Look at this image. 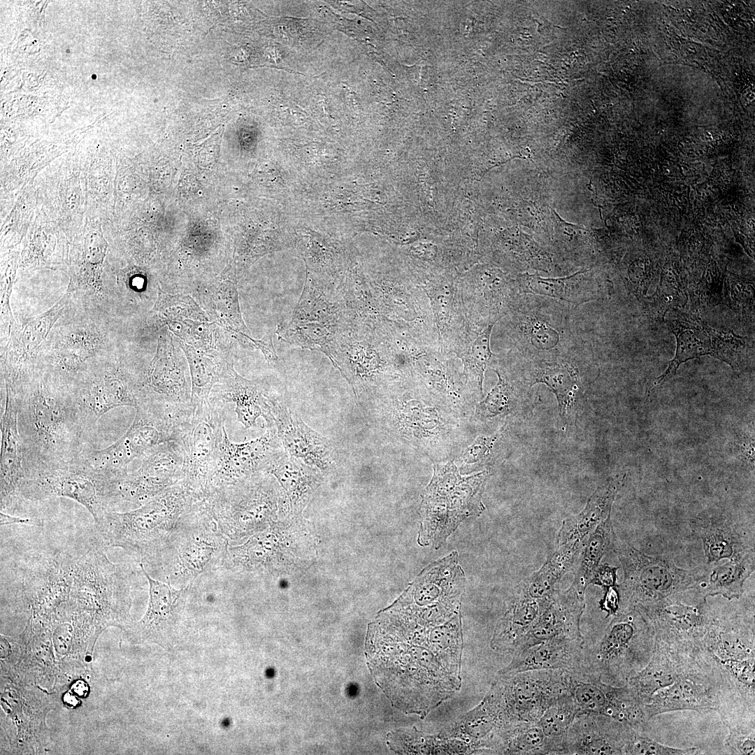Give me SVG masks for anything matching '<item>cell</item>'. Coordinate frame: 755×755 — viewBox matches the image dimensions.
<instances>
[{
    "label": "cell",
    "mask_w": 755,
    "mask_h": 755,
    "mask_svg": "<svg viewBox=\"0 0 755 755\" xmlns=\"http://www.w3.org/2000/svg\"><path fill=\"white\" fill-rule=\"evenodd\" d=\"M462 650L461 613L421 624L381 612L368 625L365 643L378 686L394 707L421 718L459 691Z\"/></svg>",
    "instance_id": "cell-1"
},
{
    "label": "cell",
    "mask_w": 755,
    "mask_h": 755,
    "mask_svg": "<svg viewBox=\"0 0 755 755\" xmlns=\"http://www.w3.org/2000/svg\"><path fill=\"white\" fill-rule=\"evenodd\" d=\"M11 388L26 475L72 463L92 447L67 378L40 369Z\"/></svg>",
    "instance_id": "cell-2"
},
{
    "label": "cell",
    "mask_w": 755,
    "mask_h": 755,
    "mask_svg": "<svg viewBox=\"0 0 755 755\" xmlns=\"http://www.w3.org/2000/svg\"><path fill=\"white\" fill-rule=\"evenodd\" d=\"M196 502L181 482L125 512L109 510L94 522L100 541L120 547L153 565L171 540L189 522Z\"/></svg>",
    "instance_id": "cell-3"
},
{
    "label": "cell",
    "mask_w": 755,
    "mask_h": 755,
    "mask_svg": "<svg viewBox=\"0 0 755 755\" xmlns=\"http://www.w3.org/2000/svg\"><path fill=\"white\" fill-rule=\"evenodd\" d=\"M572 307L549 297L519 294L502 318L510 351L526 360H542L562 356L580 345L583 341L573 329Z\"/></svg>",
    "instance_id": "cell-4"
},
{
    "label": "cell",
    "mask_w": 755,
    "mask_h": 755,
    "mask_svg": "<svg viewBox=\"0 0 755 755\" xmlns=\"http://www.w3.org/2000/svg\"><path fill=\"white\" fill-rule=\"evenodd\" d=\"M392 352L391 337L382 322L357 320L324 353L360 398L391 388L397 370Z\"/></svg>",
    "instance_id": "cell-5"
},
{
    "label": "cell",
    "mask_w": 755,
    "mask_h": 755,
    "mask_svg": "<svg viewBox=\"0 0 755 755\" xmlns=\"http://www.w3.org/2000/svg\"><path fill=\"white\" fill-rule=\"evenodd\" d=\"M487 478V471L464 477L452 465L437 466L423 494L419 545L438 549L462 522L479 516L484 509L482 496Z\"/></svg>",
    "instance_id": "cell-6"
},
{
    "label": "cell",
    "mask_w": 755,
    "mask_h": 755,
    "mask_svg": "<svg viewBox=\"0 0 755 755\" xmlns=\"http://www.w3.org/2000/svg\"><path fill=\"white\" fill-rule=\"evenodd\" d=\"M135 408L136 415L127 431L108 447L86 451L82 457L85 465L120 478L135 459L161 444L178 440L193 412V408H173L149 400L141 401Z\"/></svg>",
    "instance_id": "cell-7"
},
{
    "label": "cell",
    "mask_w": 755,
    "mask_h": 755,
    "mask_svg": "<svg viewBox=\"0 0 755 755\" xmlns=\"http://www.w3.org/2000/svg\"><path fill=\"white\" fill-rule=\"evenodd\" d=\"M614 546L624 572L623 581L617 585L620 595L619 612L698 587L705 580V568H682L669 558L650 556L617 540Z\"/></svg>",
    "instance_id": "cell-8"
},
{
    "label": "cell",
    "mask_w": 755,
    "mask_h": 755,
    "mask_svg": "<svg viewBox=\"0 0 755 755\" xmlns=\"http://www.w3.org/2000/svg\"><path fill=\"white\" fill-rule=\"evenodd\" d=\"M454 551L427 566L386 610L418 624H440L460 612L466 577Z\"/></svg>",
    "instance_id": "cell-9"
},
{
    "label": "cell",
    "mask_w": 755,
    "mask_h": 755,
    "mask_svg": "<svg viewBox=\"0 0 755 755\" xmlns=\"http://www.w3.org/2000/svg\"><path fill=\"white\" fill-rule=\"evenodd\" d=\"M653 631L636 609L614 615L597 646L585 655L589 668L614 686H622L649 662Z\"/></svg>",
    "instance_id": "cell-10"
},
{
    "label": "cell",
    "mask_w": 755,
    "mask_h": 755,
    "mask_svg": "<svg viewBox=\"0 0 755 755\" xmlns=\"http://www.w3.org/2000/svg\"><path fill=\"white\" fill-rule=\"evenodd\" d=\"M570 673L561 670L502 674L487 696L495 707L501 731L537 722L559 699L570 695Z\"/></svg>",
    "instance_id": "cell-11"
},
{
    "label": "cell",
    "mask_w": 755,
    "mask_h": 755,
    "mask_svg": "<svg viewBox=\"0 0 755 755\" xmlns=\"http://www.w3.org/2000/svg\"><path fill=\"white\" fill-rule=\"evenodd\" d=\"M119 482L77 459L63 466L27 473L20 493V502L69 498L82 505L95 522L104 512L113 510L118 502Z\"/></svg>",
    "instance_id": "cell-12"
},
{
    "label": "cell",
    "mask_w": 755,
    "mask_h": 755,
    "mask_svg": "<svg viewBox=\"0 0 755 755\" xmlns=\"http://www.w3.org/2000/svg\"><path fill=\"white\" fill-rule=\"evenodd\" d=\"M202 502L195 503L193 516L171 540L153 566L165 567L169 580L192 584L199 574L226 563L228 540Z\"/></svg>",
    "instance_id": "cell-13"
},
{
    "label": "cell",
    "mask_w": 755,
    "mask_h": 755,
    "mask_svg": "<svg viewBox=\"0 0 755 755\" xmlns=\"http://www.w3.org/2000/svg\"><path fill=\"white\" fill-rule=\"evenodd\" d=\"M651 626L654 642L699 650L713 621L714 611L698 588L682 591L655 602L637 606Z\"/></svg>",
    "instance_id": "cell-14"
},
{
    "label": "cell",
    "mask_w": 755,
    "mask_h": 755,
    "mask_svg": "<svg viewBox=\"0 0 755 755\" xmlns=\"http://www.w3.org/2000/svg\"><path fill=\"white\" fill-rule=\"evenodd\" d=\"M278 498L273 475L259 472L212 491L201 501L229 541L238 535L240 526L271 519Z\"/></svg>",
    "instance_id": "cell-15"
},
{
    "label": "cell",
    "mask_w": 755,
    "mask_h": 755,
    "mask_svg": "<svg viewBox=\"0 0 755 755\" xmlns=\"http://www.w3.org/2000/svg\"><path fill=\"white\" fill-rule=\"evenodd\" d=\"M78 373L70 384L89 435L105 413L121 406L136 408L142 398V375L117 363L85 365Z\"/></svg>",
    "instance_id": "cell-16"
},
{
    "label": "cell",
    "mask_w": 755,
    "mask_h": 755,
    "mask_svg": "<svg viewBox=\"0 0 755 755\" xmlns=\"http://www.w3.org/2000/svg\"><path fill=\"white\" fill-rule=\"evenodd\" d=\"M190 419L178 441L184 456L180 481L196 501L207 495L215 470L220 443L226 431L224 411L211 398L192 406Z\"/></svg>",
    "instance_id": "cell-17"
},
{
    "label": "cell",
    "mask_w": 755,
    "mask_h": 755,
    "mask_svg": "<svg viewBox=\"0 0 755 755\" xmlns=\"http://www.w3.org/2000/svg\"><path fill=\"white\" fill-rule=\"evenodd\" d=\"M139 565L149 583L148 607L143 618L124 631L133 642L156 643L168 649L177 642L192 584L175 589L169 584L153 579L143 563Z\"/></svg>",
    "instance_id": "cell-18"
},
{
    "label": "cell",
    "mask_w": 755,
    "mask_h": 755,
    "mask_svg": "<svg viewBox=\"0 0 755 755\" xmlns=\"http://www.w3.org/2000/svg\"><path fill=\"white\" fill-rule=\"evenodd\" d=\"M570 693L582 713L602 714L643 730L648 719L644 705L630 687L608 684L588 670L570 673Z\"/></svg>",
    "instance_id": "cell-19"
},
{
    "label": "cell",
    "mask_w": 755,
    "mask_h": 755,
    "mask_svg": "<svg viewBox=\"0 0 755 755\" xmlns=\"http://www.w3.org/2000/svg\"><path fill=\"white\" fill-rule=\"evenodd\" d=\"M141 460L138 468L129 470L120 481L118 502L141 505L182 479L184 456L178 441L153 448Z\"/></svg>",
    "instance_id": "cell-20"
},
{
    "label": "cell",
    "mask_w": 755,
    "mask_h": 755,
    "mask_svg": "<svg viewBox=\"0 0 755 755\" xmlns=\"http://www.w3.org/2000/svg\"><path fill=\"white\" fill-rule=\"evenodd\" d=\"M178 348L168 331L159 336L156 354L142 377V400L178 408H192V386Z\"/></svg>",
    "instance_id": "cell-21"
},
{
    "label": "cell",
    "mask_w": 755,
    "mask_h": 755,
    "mask_svg": "<svg viewBox=\"0 0 755 755\" xmlns=\"http://www.w3.org/2000/svg\"><path fill=\"white\" fill-rule=\"evenodd\" d=\"M270 420L286 454L322 473L334 466L335 450L331 442L308 426L283 401L268 394Z\"/></svg>",
    "instance_id": "cell-22"
},
{
    "label": "cell",
    "mask_w": 755,
    "mask_h": 755,
    "mask_svg": "<svg viewBox=\"0 0 755 755\" xmlns=\"http://www.w3.org/2000/svg\"><path fill=\"white\" fill-rule=\"evenodd\" d=\"M266 425L264 434L240 443L231 441L224 431L207 495L216 489L265 472L273 456L282 448L273 424Z\"/></svg>",
    "instance_id": "cell-23"
},
{
    "label": "cell",
    "mask_w": 755,
    "mask_h": 755,
    "mask_svg": "<svg viewBox=\"0 0 755 755\" xmlns=\"http://www.w3.org/2000/svg\"><path fill=\"white\" fill-rule=\"evenodd\" d=\"M703 654L696 667L673 684L651 696L644 705L647 719L656 715L679 711H717L718 685L712 666Z\"/></svg>",
    "instance_id": "cell-24"
},
{
    "label": "cell",
    "mask_w": 755,
    "mask_h": 755,
    "mask_svg": "<svg viewBox=\"0 0 755 755\" xmlns=\"http://www.w3.org/2000/svg\"><path fill=\"white\" fill-rule=\"evenodd\" d=\"M66 301L64 296L48 311L13 331L1 364L6 385L12 387L39 370L34 364L38 350L62 315Z\"/></svg>",
    "instance_id": "cell-25"
},
{
    "label": "cell",
    "mask_w": 755,
    "mask_h": 755,
    "mask_svg": "<svg viewBox=\"0 0 755 755\" xmlns=\"http://www.w3.org/2000/svg\"><path fill=\"white\" fill-rule=\"evenodd\" d=\"M584 593L572 585L566 590L555 589L538 621L514 652L559 638L583 640L580 619L585 607Z\"/></svg>",
    "instance_id": "cell-26"
},
{
    "label": "cell",
    "mask_w": 755,
    "mask_h": 755,
    "mask_svg": "<svg viewBox=\"0 0 755 755\" xmlns=\"http://www.w3.org/2000/svg\"><path fill=\"white\" fill-rule=\"evenodd\" d=\"M703 660L701 649H680L654 642L649 662L626 684L645 705L652 694L673 684Z\"/></svg>",
    "instance_id": "cell-27"
},
{
    "label": "cell",
    "mask_w": 755,
    "mask_h": 755,
    "mask_svg": "<svg viewBox=\"0 0 755 755\" xmlns=\"http://www.w3.org/2000/svg\"><path fill=\"white\" fill-rule=\"evenodd\" d=\"M754 609L742 612H715L702 649L720 661L755 659Z\"/></svg>",
    "instance_id": "cell-28"
},
{
    "label": "cell",
    "mask_w": 755,
    "mask_h": 755,
    "mask_svg": "<svg viewBox=\"0 0 755 755\" xmlns=\"http://www.w3.org/2000/svg\"><path fill=\"white\" fill-rule=\"evenodd\" d=\"M631 728L609 717L582 713L568 730L564 754H624Z\"/></svg>",
    "instance_id": "cell-29"
},
{
    "label": "cell",
    "mask_w": 755,
    "mask_h": 755,
    "mask_svg": "<svg viewBox=\"0 0 755 755\" xmlns=\"http://www.w3.org/2000/svg\"><path fill=\"white\" fill-rule=\"evenodd\" d=\"M6 401L1 419V511L20 503L26 478L22 444L17 426V410L13 389L6 385Z\"/></svg>",
    "instance_id": "cell-30"
},
{
    "label": "cell",
    "mask_w": 755,
    "mask_h": 755,
    "mask_svg": "<svg viewBox=\"0 0 755 755\" xmlns=\"http://www.w3.org/2000/svg\"><path fill=\"white\" fill-rule=\"evenodd\" d=\"M583 645V640L559 638L526 647L514 652L500 675L538 670L583 672L588 668Z\"/></svg>",
    "instance_id": "cell-31"
},
{
    "label": "cell",
    "mask_w": 755,
    "mask_h": 755,
    "mask_svg": "<svg viewBox=\"0 0 755 755\" xmlns=\"http://www.w3.org/2000/svg\"><path fill=\"white\" fill-rule=\"evenodd\" d=\"M582 342L568 353L549 359L526 360L529 364L526 383L529 387L535 384H546L555 394L562 419L582 391L580 371L574 363L584 347Z\"/></svg>",
    "instance_id": "cell-32"
},
{
    "label": "cell",
    "mask_w": 755,
    "mask_h": 755,
    "mask_svg": "<svg viewBox=\"0 0 755 755\" xmlns=\"http://www.w3.org/2000/svg\"><path fill=\"white\" fill-rule=\"evenodd\" d=\"M663 320L675 336L676 351L667 369L653 383L651 391L673 378L682 364L710 353L707 324L700 317L672 308L665 314Z\"/></svg>",
    "instance_id": "cell-33"
},
{
    "label": "cell",
    "mask_w": 755,
    "mask_h": 755,
    "mask_svg": "<svg viewBox=\"0 0 755 755\" xmlns=\"http://www.w3.org/2000/svg\"><path fill=\"white\" fill-rule=\"evenodd\" d=\"M212 390L214 392L211 399L214 401L235 403L237 421L245 429L254 426L259 417L265 419L268 415V394L264 387L257 381L238 374L233 362L228 366Z\"/></svg>",
    "instance_id": "cell-34"
},
{
    "label": "cell",
    "mask_w": 755,
    "mask_h": 755,
    "mask_svg": "<svg viewBox=\"0 0 755 755\" xmlns=\"http://www.w3.org/2000/svg\"><path fill=\"white\" fill-rule=\"evenodd\" d=\"M626 479L624 473L610 477L590 496L582 512L566 518L557 535L558 546L576 540H582L611 515L613 502Z\"/></svg>",
    "instance_id": "cell-35"
},
{
    "label": "cell",
    "mask_w": 755,
    "mask_h": 755,
    "mask_svg": "<svg viewBox=\"0 0 755 755\" xmlns=\"http://www.w3.org/2000/svg\"><path fill=\"white\" fill-rule=\"evenodd\" d=\"M201 308L210 320L231 333L234 338L250 335L240 308L236 282L220 279L201 285L194 290Z\"/></svg>",
    "instance_id": "cell-36"
},
{
    "label": "cell",
    "mask_w": 755,
    "mask_h": 755,
    "mask_svg": "<svg viewBox=\"0 0 755 755\" xmlns=\"http://www.w3.org/2000/svg\"><path fill=\"white\" fill-rule=\"evenodd\" d=\"M550 597L535 600L513 591L505 611L496 625L491 640L493 648L514 652L538 621Z\"/></svg>",
    "instance_id": "cell-37"
},
{
    "label": "cell",
    "mask_w": 755,
    "mask_h": 755,
    "mask_svg": "<svg viewBox=\"0 0 755 755\" xmlns=\"http://www.w3.org/2000/svg\"><path fill=\"white\" fill-rule=\"evenodd\" d=\"M587 271L577 272L564 278H542L538 275L525 274L517 280L520 294H531L549 297L575 308L586 302L596 300L600 293L594 282L586 275Z\"/></svg>",
    "instance_id": "cell-38"
},
{
    "label": "cell",
    "mask_w": 755,
    "mask_h": 755,
    "mask_svg": "<svg viewBox=\"0 0 755 755\" xmlns=\"http://www.w3.org/2000/svg\"><path fill=\"white\" fill-rule=\"evenodd\" d=\"M188 361L192 386V405L209 400L214 386L220 380L228 366L233 362L231 350H203L176 340Z\"/></svg>",
    "instance_id": "cell-39"
},
{
    "label": "cell",
    "mask_w": 755,
    "mask_h": 755,
    "mask_svg": "<svg viewBox=\"0 0 755 755\" xmlns=\"http://www.w3.org/2000/svg\"><path fill=\"white\" fill-rule=\"evenodd\" d=\"M582 542L576 540L558 546L540 569L524 579L514 591L535 600L549 598L555 591V584L576 563Z\"/></svg>",
    "instance_id": "cell-40"
},
{
    "label": "cell",
    "mask_w": 755,
    "mask_h": 755,
    "mask_svg": "<svg viewBox=\"0 0 755 755\" xmlns=\"http://www.w3.org/2000/svg\"><path fill=\"white\" fill-rule=\"evenodd\" d=\"M265 472L274 476L284 489L292 507L299 510L306 503L319 483L320 470L294 459L279 450L268 463Z\"/></svg>",
    "instance_id": "cell-41"
},
{
    "label": "cell",
    "mask_w": 755,
    "mask_h": 755,
    "mask_svg": "<svg viewBox=\"0 0 755 755\" xmlns=\"http://www.w3.org/2000/svg\"><path fill=\"white\" fill-rule=\"evenodd\" d=\"M691 526L702 541L707 564L732 559L754 547L725 519L700 518Z\"/></svg>",
    "instance_id": "cell-42"
},
{
    "label": "cell",
    "mask_w": 755,
    "mask_h": 755,
    "mask_svg": "<svg viewBox=\"0 0 755 755\" xmlns=\"http://www.w3.org/2000/svg\"><path fill=\"white\" fill-rule=\"evenodd\" d=\"M754 549L707 569L705 580L698 588L705 596H722L731 601L739 599L745 580L754 571Z\"/></svg>",
    "instance_id": "cell-43"
},
{
    "label": "cell",
    "mask_w": 755,
    "mask_h": 755,
    "mask_svg": "<svg viewBox=\"0 0 755 755\" xmlns=\"http://www.w3.org/2000/svg\"><path fill=\"white\" fill-rule=\"evenodd\" d=\"M615 534L611 515L598 525L594 530L584 537L575 564L574 579L571 585L585 591L589 585L591 576L601 564L602 559L614 547Z\"/></svg>",
    "instance_id": "cell-44"
},
{
    "label": "cell",
    "mask_w": 755,
    "mask_h": 755,
    "mask_svg": "<svg viewBox=\"0 0 755 755\" xmlns=\"http://www.w3.org/2000/svg\"><path fill=\"white\" fill-rule=\"evenodd\" d=\"M495 324L482 329H473L464 337L454 352L463 364V374L481 395L486 369L496 355L490 346L491 334Z\"/></svg>",
    "instance_id": "cell-45"
},
{
    "label": "cell",
    "mask_w": 755,
    "mask_h": 755,
    "mask_svg": "<svg viewBox=\"0 0 755 755\" xmlns=\"http://www.w3.org/2000/svg\"><path fill=\"white\" fill-rule=\"evenodd\" d=\"M157 289V298L148 319L149 326L152 329H159L169 322L185 319L210 321L207 313L190 296L172 295L159 287Z\"/></svg>",
    "instance_id": "cell-46"
},
{
    "label": "cell",
    "mask_w": 755,
    "mask_h": 755,
    "mask_svg": "<svg viewBox=\"0 0 755 755\" xmlns=\"http://www.w3.org/2000/svg\"><path fill=\"white\" fill-rule=\"evenodd\" d=\"M571 695L566 696L548 707L538 721L550 749V754H564L565 740L573 722L580 714Z\"/></svg>",
    "instance_id": "cell-47"
},
{
    "label": "cell",
    "mask_w": 755,
    "mask_h": 755,
    "mask_svg": "<svg viewBox=\"0 0 755 755\" xmlns=\"http://www.w3.org/2000/svg\"><path fill=\"white\" fill-rule=\"evenodd\" d=\"M710 356L728 364L735 373L747 368L754 357V345L747 337L736 335L732 330H717L708 324Z\"/></svg>",
    "instance_id": "cell-48"
},
{
    "label": "cell",
    "mask_w": 755,
    "mask_h": 755,
    "mask_svg": "<svg viewBox=\"0 0 755 755\" xmlns=\"http://www.w3.org/2000/svg\"><path fill=\"white\" fill-rule=\"evenodd\" d=\"M498 752L510 754H550L547 738L537 722L517 725L501 736Z\"/></svg>",
    "instance_id": "cell-49"
},
{
    "label": "cell",
    "mask_w": 755,
    "mask_h": 755,
    "mask_svg": "<svg viewBox=\"0 0 755 755\" xmlns=\"http://www.w3.org/2000/svg\"><path fill=\"white\" fill-rule=\"evenodd\" d=\"M183 343L203 350H224L227 347L217 346L220 325L216 322L207 323L192 319L169 322L166 324Z\"/></svg>",
    "instance_id": "cell-50"
},
{
    "label": "cell",
    "mask_w": 755,
    "mask_h": 755,
    "mask_svg": "<svg viewBox=\"0 0 755 755\" xmlns=\"http://www.w3.org/2000/svg\"><path fill=\"white\" fill-rule=\"evenodd\" d=\"M701 753L696 747L676 748L665 745L645 735L643 731L632 727L624 749V754L635 755H693Z\"/></svg>",
    "instance_id": "cell-51"
},
{
    "label": "cell",
    "mask_w": 755,
    "mask_h": 755,
    "mask_svg": "<svg viewBox=\"0 0 755 755\" xmlns=\"http://www.w3.org/2000/svg\"><path fill=\"white\" fill-rule=\"evenodd\" d=\"M498 380L496 385L482 401L478 409L486 417H492L508 410L515 398V390L505 374L494 370Z\"/></svg>",
    "instance_id": "cell-52"
},
{
    "label": "cell",
    "mask_w": 755,
    "mask_h": 755,
    "mask_svg": "<svg viewBox=\"0 0 755 755\" xmlns=\"http://www.w3.org/2000/svg\"><path fill=\"white\" fill-rule=\"evenodd\" d=\"M730 307L743 317L754 315V286L752 282L738 278H731L724 289Z\"/></svg>",
    "instance_id": "cell-53"
},
{
    "label": "cell",
    "mask_w": 755,
    "mask_h": 755,
    "mask_svg": "<svg viewBox=\"0 0 755 755\" xmlns=\"http://www.w3.org/2000/svg\"><path fill=\"white\" fill-rule=\"evenodd\" d=\"M15 271V263H8L6 267L3 268L1 280V320L4 325L7 323L9 332L14 322L10 307V297L14 282Z\"/></svg>",
    "instance_id": "cell-54"
},
{
    "label": "cell",
    "mask_w": 755,
    "mask_h": 755,
    "mask_svg": "<svg viewBox=\"0 0 755 755\" xmlns=\"http://www.w3.org/2000/svg\"><path fill=\"white\" fill-rule=\"evenodd\" d=\"M755 731H729L724 746L731 754L751 755L755 752Z\"/></svg>",
    "instance_id": "cell-55"
},
{
    "label": "cell",
    "mask_w": 755,
    "mask_h": 755,
    "mask_svg": "<svg viewBox=\"0 0 755 755\" xmlns=\"http://www.w3.org/2000/svg\"><path fill=\"white\" fill-rule=\"evenodd\" d=\"M618 567L607 563L600 564L594 572L589 584L600 586L604 590L617 586Z\"/></svg>",
    "instance_id": "cell-56"
},
{
    "label": "cell",
    "mask_w": 755,
    "mask_h": 755,
    "mask_svg": "<svg viewBox=\"0 0 755 755\" xmlns=\"http://www.w3.org/2000/svg\"><path fill=\"white\" fill-rule=\"evenodd\" d=\"M604 591V595L599 601V607L607 613V617L614 616L619 612L620 608V595L617 586L610 587Z\"/></svg>",
    "instance_id": "cell-57"
},
{
    "label": "cell",
    "mask_w": 755,
    "mask_h": 755,
    "mask_svg": "<svg viewBox=\"0 0 755 755\" xmlns=\"http://www.w3.org/2000/svg\"><path fill=\"white\" fill-rule=\"evenodd\" d=\"M0 515L1 526L13 524H23L29 525H33L35 524V522L31 519L12 516L5 513V512L1 511Z\"/></svg>",
    "instance_id": "cell-58"
},
{
    "label": "cell",
    "mask_w": 755,
    "mask_h": 755,
    "mask_svg": "<svg viewBox=\"0 0 755 755\" xmlns=\"http://www.w3.org/2000/svg\"><path fill=\"white\" fill-rule=\"evenodd\" d=\"M92 78H93V79H96V75H92Z\"/></svg>",
    "instance_id": "cell-59"
}]
</instances>
